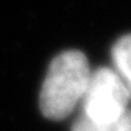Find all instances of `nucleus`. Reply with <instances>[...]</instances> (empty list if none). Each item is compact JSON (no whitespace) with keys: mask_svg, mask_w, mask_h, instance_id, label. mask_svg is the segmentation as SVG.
Returning a JSON list of instances; mask_svg holds the SVG:
<instances>
[{"mask_svg":"<svg viewBox=\"0 0 131 131\" xmlns=\"http://www.w3.org/2000/svg\"><path fill=\"white\" fill-rule=\"evenodd\" d=\"M88 58L80 51H66L50 64L39 95L44 117L60 121L80 105L90 77Z\"/></svg>","mask_w":131,"mask_h":131,"instance_id":"f257e3e1","label":"nucleus"},{"mask_svg":"<svg viewBox=\"0 0 131 131\" xmlns=\"http://www.w3.org/2000/svg\"><path fill=\"white\" fill-rule=\"evenodd\" d=\"M128 89L111 67L92 70L88 88L82 98V117L93 122H109L119 118L130 108Z\"/></svg>","mask_w":131,"mask_h":131,"instance_id":"f03ea898","label":"nucleus"},{"mask_svg":"<svg viewBox=\"0 0 131 131\" xmlns=\"http://www.w3.org/2000/svg\"><path fill=\"white\" fill-rule=\"evenodd\" d=\"M71 131H131V109L109 122H93L80 115L74 121Z\"/></svg>","mask_w":131,"mask_h":131,"instance_id":"20e7f679","label":"nucleus"},{"mask_svg":"<svg viewBox=\"0 0 131 131\" xmlns=\"http://www.w3.org/2000/svg\"><path fill=\"white\" fill-rule=\"evenodd\" d=\"M114 70L122 79L131 98V34L119 38L112 47Z\"/></svg>","mask_w":131,"mask_h":131,"instance_id":"7ed1b4c3","label":"nucleus"}]
</instances>
